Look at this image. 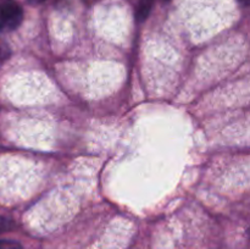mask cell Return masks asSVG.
I'll return each mask as SVG.
<instances>
[{
	"label": "cell",
	"instance_id": "cell-7",
	"mask_svg": "<svg viewBox=\"0 0 250 249\" xmlns=\"http://www.w3.org/2000/svg\"><path fill=\"white\" fill-rule=\"evenodd\" d=\"M239 2H241L242 5H244V6H247V5H249V1L250 0H238Z\"/></svg>",
	"mask_w": 250,
	"mask_h": 249
},
{
	"label": "cell",
	"instance_id": "cell-3",
	"mask_svg": "<svg viewBox=\"0 0 250 249\" xmlns=\"http://www.w3.org/2000/svg\"><path fill=\"white\" fill-rule=\"evenodd\" d=\"M0 249H22V246L12 239H0Z\"/></svg>",
	"mask_w": 250,
	"mask_h": 249
},
{
	"label": "cell",
	"instance_id": "cell-5",
	"mask_svg": "<svg viewBox=\"0 0 250 249\" xmlns=\"http://www.w3.org/2000/svg\"><path fill=\"white\" fill-rule=\"evenodd\" d=\"M7 54H9L7 45H5V44H0V59L7 58Z\"/></svg>",
	"mask_w": 250,
	"mask_h": 249
},
{
	"label": "cell",
	"instance_id": "cell-4",
	"mask_svg": "<svg viewBox=\"0 0 250 249\" xmlns=\"http://www.w3.org/2000/svg\"><path fill=\"white\" fill-rule=\"evenodd\" d=\"M11 228V221L7 220L6 217L0 216V233H4L5 231Z\"/></svg>",
	"mask_w": 250,
	"mask_h": 249
},
{
	"label": "cell",
	"instance_id": "cell-6",
	"mask_svg": "<svg viewBox=\"0 0 250 249\" xmlns=\"http://www.w3.org/2000/svg\"><path fill=\"white\" fill-rule=\"evenodd\" d=\"M27 1L32 5H39V4H42V2L45 1V0H27Z\"/></svg>",
	"mask_w": 250,
	"mask_h": 249
},
{
	"label": "cell",
	"instance_id": "cell-1",
	"mask_svg": "<svg viewBox=\"0 0 250 249\" xmlns=\"http://www.w3.org/2000/svg\"><path fill=\"white\" fill-rule=\"evenodd\" d=\"M23 21V10L14 0L0 1V32L7 33L20 27Z\"/></svg>",
	"mask_w": 250,
	"mask_h": 249
},
{
	"label": "cell",
	"instance_id": "cell-2",
	"mask_svg": "<svg viewBox=\"0 0 250 249\" xmlns=\"http://www.w3.org/2000/svg\"><path fill=\"white\" fill-rule=\"evenodd\" d=\"M153 2L154 0H141L138 9H137V19H138V21H144L148 17L151 7H153Z\"/></svg>",
	"mask_w": 250,
	"mask_h": 249
}]
</instances>
